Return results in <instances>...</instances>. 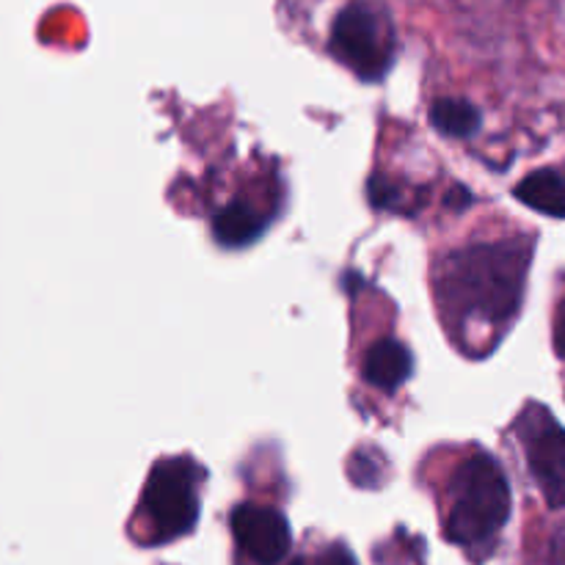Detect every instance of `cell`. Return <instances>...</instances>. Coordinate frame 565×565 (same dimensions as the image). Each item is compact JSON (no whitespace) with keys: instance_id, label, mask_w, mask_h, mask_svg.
I'll use <instances>...</instances> for the list:
<instances>
[{"instance_id":"obj_1","label":"cell","mask_w":565,"mask_h":565,"mask_svg":"<svg viewBox=\"0 0 565 565\" xmlns=\"http://www.w3.org/2000/svg\"><path fill=\"white\" fill-rule=\"evenodd\" d=\"M527 252L516 243L472 246L456 254L441 276V303L461 320L497 326L513 318L522 303Z\"/></svg>"},{"instance_id":"obj_2","label":"cell","mask_w":565,"mask_h":565,"mask_svg":"<svg viewBox=\"0 0 565 565\" xmlns=\"http://www.w3.org/2000/svg\"><path fill=\"white\" fill-rule=\"evenodd\" d=\"M511 519V486L494 456L469 458L452 483V508L447 516V539L463 550L494 544L497 533Z\"/></svg>"},{"instance_id":"obj_3","label":"cell","mask_w":565,"mask_h":565,"mask_svg":"<svg viewBox=\"0 0 565 565\" xmlns=\"http://www.w3.org/2000/svg\"><path fill=\"white\" fill-rule=\"evenodd\" d=\"M199 478L202 469L191 458H163L154 463L141 494L147 544H169L196 527Z\"/></svg>"},{"instance_id":"obj_4","label":"cell","mask_w":565,"mask_h":565,"mask_svg":"<svg viewBox=\"0 0 565 565\" xmlns=\"http://www.w3.org/2000/svg\"><path fill=\"white\" fill-rule=\"evenodd\" d=\"M331 53L362 81H381L395 53L390 22L364 3L348 6L331 31Z\"/></svg>"},{"instance_id":"obj_5","label":"cell","mask_w":565,"mask_h":565,"mask_svg":"<svg viewBox=\"0 0 565 565\" xmlns=\"http://www.w3.org/2000/svg\"><path fill=\"white\" fill-rule=\"evenodd\" d=\"M530 472L550 508H565V428L541 406H530L519 419Z\"/></svg>"},{"instance_id":"obj_6","label":"cell","mask_w":565,"mask_h":565,"mask_svg":"<svg viewBox=\"0 0 565 565\" xmlns=\"http://www.w3.org/2000/svg\"><path fill=\"white\" fill-rule=\"evenodd\" d=\"M232 535L243 555L257 565H276L287 557L292 544L290 524L268 505H237L232 511Z\"/></svg>"},{"instance_id":"obj_7","label":"cell","mask_w":565,"mask_h":565,"mask_svg":"<svg viewBox=\"0 0 565 565\" xmlns=\"http://www.w3.org/2000/svg\"><path fill=\"white\" fill-rule=\"evenodd\" d=\"M414 359L406 351V345L397 340H379L373 342V348L367 351L362 364L364 381L375 390L395 392L397 386L406 384L412 379Z\"/></svg>"},{"instance_id":"obj_8","label":"cell","mask_w":565,"mask_h":565,"mask_svg":"<svg viewBox=\"0 0 565 565\" xmlns=\"http://www.w3.org/2000/svg\"><path fill=\"white\" fill-rule=\"evenodd\" d=\"M265 232V215L254 210L248 202H230L221 207L213 218V235L221 246L241 248L257 241Z\"/></svg>"},{"instance_id":"obj_9","label":"cell","mask_w":565,"mask_h":565,"mask_svg":"<svg viewBox=\"0 0 565 565\" xmlns=\"http://www.w3.org/2000/svg\"><path fill=\"white\" fill-rule=\"evenodd\" d=\"M516 199L552 218H565V171L541 169L516 185Z\"/></svg>"},{"instance_id":"obj_10","label":"cell","mask_w":565,"mask_h":565,"mask_svg":"<svg viewBox=\"0 0 565 565\" xmlns=\"http://www.w3.org/2000/svg\"><path fill=\"white\" fill-rule=\"evenodd\" d=\"M480 110L461 97H441L430 108V125L450 138H469L480 127Z\"/></svg>"},{"instance_id":"obj_11","label":"cell","mask_w":565,"mask_h":565,"mask_svg":"<svg viewBox=\"0 0 565 565\" xmlns=\"http://www.w3.org/2000/svg\"><path fill=\"white\" fill-rule=\"evenodd\" d=\"M397 196H401V191H397L395 182H390L386 177H381V174L370 177L367 199H370V204H373V207H381V210L395 207Z\"/></svg>"},{"instance_id":"obj_12","label":"cell","mask_w":565,"mask_h":565,"mask_svg":"<svg viewBox=\"0 0 565 565\" xmlns=\"http://www.w3.org/2000/svg\"><path fill=\"white\" fill-rule=\"evenodd\" d=\"M309 565H356V561H353V555L345 546H331V550H326L318 561H312Z\"/></svg>"},{"instance_id":"obj_13","label":"cell","mask_w":565,"mask_h":565,"mask_svg":"<svg viewBox=\"0 0 565 565\" xmlns=\"http://www.w3.org/2000/svg\"><path fill=\"white\" fill-rule=\"evenodd\" d=\"M555 348L557 353L565 359V309L561 312V318H557V329H555Z\"/></svg>"},{"instance_id":"obj_14","label":"cell","mask_w":565,"mask_h":565,"mask_svg":"<svg viewBox=\"0 0 565 565\" xmlns=\"http://www.w3.org/2000/svg\"><path fill=\"white\" fill-rule=\"evenodd\" d=\"M290 565H309L307 561H303V557H296V561H292Z\"/></svg>"}]
</instances>
